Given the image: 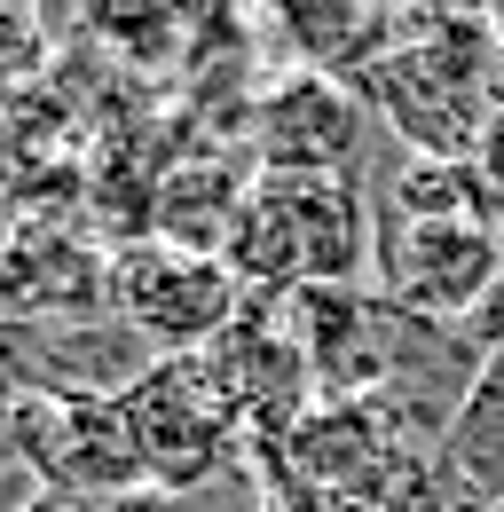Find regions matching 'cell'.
<instances>
[{"instance_id": "obj_7", "label": "cell", "mask_w": 504, "mask_h": 512, "mask_svg": "<svg viewBox=\"0 0 504 512\" xmlns=\"http://www.w3.org/2000/svg\"><path fill=\"white\" fill-rule=\"evenodd\" d=\"M434 465H441V481L457 489L465 512L504 505V363H481L473 394L457 402L449 434L434 442Z\"/></svg>"}, {"instance_id": "obj_15", "label": "cell", "mask_w": 504, "mask_h": 512, "mask_svg": "<svg viewBox=\"0 0 504 512\" xmlns=\"http://www.w3.org/2000/svg\"><path fill=\"white\" fill-rule=\"evenodd\" d=\"M0 457H16V442H8V418H0Z\"/></svg>"}, {"instance_id": "obj_2", "label": "cell", "mask_w": 504, "mask_h": 512, "mask_svg": "<svg viewBox=\"0 0 504 512\" xmlns=\"http://www.w3.org/2000/svg\"><path fill=\"white\" fill-rule=\"evenodd\" d=\"M103 316H119L150 355H205L229 323L245 316V284L213 253H182V245L134 237L103 268Z\"/></svg>"}, {"instance_id": "obj_14", "label": "cell", "mask_w": 504, "mask_h": 512, "mask_svg": "<svg viewBox=\"0 0 504 512\" xmlns=\"http://www.w3.org/2000/svg\"><path fill=\"white\" fill-rule=\"evenodd\" d=\"M40 512H87V505H79V497H56V489H48V505H40Z\"/></svg>"}, {"instance_id": "obj_13", "label": "cell", "mask_w": 504, "mask_h": 512, "mask_svg": "<svg viewBox=\"0 0 504 512\" xmlns=\"http://www.w3.org/2000/svg\"><path fill=\"white\" fill-rule=\"evenodd\" d=\"M103 512H197V497H182V489H158V481H142V489L111 497Z\"/></svg>"}, {"instance_id": "obj_16", "label": "cell", "mask_w": 504, "mask_h": 512, "mask_svg": "<svg viewBox=\"0 0 504 512\" xmlns=\"http://www.w3.org/2000/svg\"><path fill=\"white\" fill-rule=\"evenodd\" d=\"M489 512H504V505H489Z\"/></svg>"}, {"instance_id": "obj_10", "label": "cell", "mask_w": 504, "mask_h": 512, "mask_svg": "<svg viewBox=\"0 0 504 512\" xmlns=\"http://www.w3.org/2000/svg\"><path fill=\"white\" fill-rule=\"evenodd\" d=\"M48 71V16H24V8H0V103L16 87H32Z\"/></svg>"}, {"instance_id": "obj_1", "label": "cell", "mask_w": 504, "mask_h": 512, "mask_svg": "<svg viewBox=\"0 0 504 512\" xmlns=\"http://www.w3.org/2000/svg\"><path fill=\"white\" fill-rule=\"evenodd\" d=\"M363 260H371V190H355V174H260L229 237V268L245 292L355 284Z\"/></svg>"}, {"instance_id": "obj_3", "label": "cell", "mask_w": 504, "mask_h": 512, "mask_svg": "<svg viewBox=\"0 0 504 512\" xmlns=\"http://www.w3.org/2000/svg\"><path fill=\"white\" fill-rule=\"evenodd\" d=\"M371 268L378 300L418 323H457L473 316L504 276V237L489 221H394L371 205Z\"/></svg>"}, {"instance_id": "obj_6", "label": "cell", "mask_w": 504, "mask_h": 512, "mask_svg": "<svg viewBox=\"0 0 504 512\" xmlns=\"http://www.w3.org/2000/svg\"><path fill=\"white\" fill-rule=\"evenodd\" d=\"M363 127H371L363 95L347 79H323V71H292L252 103L260 174H347L363 150Z\"/></svg>"}, {"instance_id": "obj_4", "label": "cell", "mask_w": 504, "mask_h": 512, "mask_svg": "<svg viewBox=\"0 0 504 512\" xmlns=\"http://www.w3.org/2000/svg\"><path fill=\"white\" fill-rule=\"evenodd\" d=\"M8 418V442L16 457L56 489V497H79V505H111L126 489H142V449H134V426H126L119 402H79V394H8L0 402Z\"/></svg>"}, {"instance_id": "obj_11", "label": "cell", "mask_w": 504, "mask_h": 512, "mask_svg": "<svg viewBox=\"0 0 504 512\" xmlns=\"http://www.w3.org/2000/svg\"><path fill=\"white\" fill-rule=\"evenodd\" d=\"M473 190H481V213H489V229L504 237V103L481 119V134H473Z\"/></svg>"}, {"instance_id": "obj_8", "label": "cell", "mask_w": 504, "mask_h": 512, "mask_svg": "<svg viewBox=\"0 0 504 512\" xmlns=\"http://www.w3.org/2000/svg\"><path fill=\"white\" fill-rule=\"evenodd\" d=\"M276 32L284 48L308 71L339 79V71H371L386 48H394V16L386 8H331V0H300V8H276Z\"/></svg>"}, {"instance_id": "obj_5", "label": "cell", "mask_w": 504, "mask_h": 512, "mask_svg": "<svg viewBox=\"0 0 504 512\" xmlns=\"http://www.w3.org/2000/svg\"><path fill=\"white\" fill-rule=\"evenodd\" d=\"M119 410H126V426H134L142 473H150L158 489H182V497H197L205 473H221V465H229V442L245 434L237 410L221 402V386L205 379L197 355H158V363L119 394Z\"/></svg>"}, {"instance_id": "obj_12", "label": "cell", "mask_w": 504, "mask_h": 512, "mask_svg": "<svg viewBox=\"0 0 504 512\" xmlns=\"http://www.w3.org/2000/svg\"><path fill=\"white\" fill-rule=\"evenodd\" d=\"M40 505H48V481L24 457H0V512H40Z\"/></svg>"}, {"instance_id": "obj_9", "label": "cell", "mask_w": 504, "mask_h": 512, "mask_svg": "<svg viewBox=\"0 0 504 512\" xmlns=\"http://www.w3.org/2000/svg\"><path fill=\"white\" fill-rule=\"evenodd\" d=\"M371 205L394 213V221H489L465 158H402L394 182L371 190Z\"/></svg>"}]
</instances>
